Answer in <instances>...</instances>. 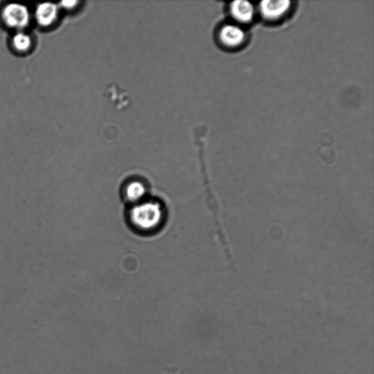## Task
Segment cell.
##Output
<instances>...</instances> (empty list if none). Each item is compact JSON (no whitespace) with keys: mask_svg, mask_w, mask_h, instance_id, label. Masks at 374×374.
Masks as SVG:
<instances>
[{"mask_svg":"<svg viewBox=\"0 0 374 374\" xmlns=\"http://www.w3.org/2000/svg\"><path fill=\"white\" fill-rule=\"evenodd\" d=\"M59 10V6L54 3L39 4L35 8V21L41 28H50L57 21Z\"/></svg>","mask_w":374,"mask_h":374,"instance_id":"obj_6","label":"cell"},{"mask_svg":"<svg viewBox=\"0 0 374 374\" xmlns=\"http://www.w3.org/2000/svg\"><path fill=\"white\" fill-rule=\"evenodd\" d=\"M291 8V2L288 0H265L259 6L262 17L271 21L284 17Z\"/></svg>","mask_w":374,"mask_h":374,"instance_id":"obj_5","label":"cell"},{"mask_svg":"<svg viewBox=\"0 0 374 374\" xmlns=\"http://www.w3.org/2000/svg\"><path fill=\"white\" fill-rule=\"evenodd\" d=\"M1 18L6 27L18 32L29 26L31 15L27 7L10 3L3 8Z\"/></svg>","mask_w":374,"mask_h":374,"instance_id":"obj_2","label":"cell"},{"mask_svg":"<svg viewBox=\"0 0 374 374\" xmlns=\"http://www.w3.org/2000/svg\"><path fill=\"white\" fill-rule=\"evenodd\" d=\"M149 187L144 180L140 178H131L126 180L121 189V196L129 207L148 198Z\"/></svg>","mask_w":374,"mask_h":374,"instance_id":"obj_3","label":"cell"},{"mask_svg":"<svg viewBox=\"0 0 374 374\" xmlns=\"http://www.w3.org/2000/svg\"><path fill=\"white\" fill-rule=\"evenodd\" d=\"M230 12L232 17L241 23H250L256 14L254 6L245 0L233 2L230 6Z\"/></svg>","mask_w":374,"mask_h":374,"instance_id":"obj_7","label":"cell"},{"mask_svg":"<svg viewBox=\"0 0 374 374\" xmlns=\"http://www.w3.org/2000/svg\"><path fill=\"white\" fill-rule=\"evenodd\" d=\"M165 220L163 205L155 199L147 198L129 207L127 220L136 233L149 235L158 232Z\"/></svg>","mask_w":374,"mask_h":374,"instance_id":"obj_1","label":"cell"},{"mask_svg":"<svg viewBox=\"0 0 374 374\" xmlns=\"http://www.w3.org/2000/svg\"><path fill=\"white\" fill-rule=\"evenodd\" d=\"M12 45L19 53H26L31 50L33 44L32 39L28 33L23 31H18L12 38Z\"/></svg>","mask_w":374,"mask_h":374,"instance_id":"obj_8","label":"cell"},{"mask_svg":"<svg viewBox=\"0 0 374 374\" xmlns=\"http://www.w3.org/2000/svg\"><path fill=\"white\" fill-rule=\"evenodd\" d=\"M245 31L236 24H224L217 32V41L222 46L236 48L242 46L246 41Z\"/></svg>","mask_w":374,"mask_h":374,"instance_id":"obj_4","label":"cell"},{"mask_svg":"<svg viewBox=\"0 0 374 374\" xmlns=\"http://www.w3.org/2000/svg\"><path fill=\"white\" fill-rule=\"evenodd\" d=\"M80 4L81 2L79 1H63L60 3L59 8L71 12L76 10L80 7Z\"/></svg>","mask_w":374,"mask_h":374,"instance_id":"obj_9","label":"cell"}]
</instances>
